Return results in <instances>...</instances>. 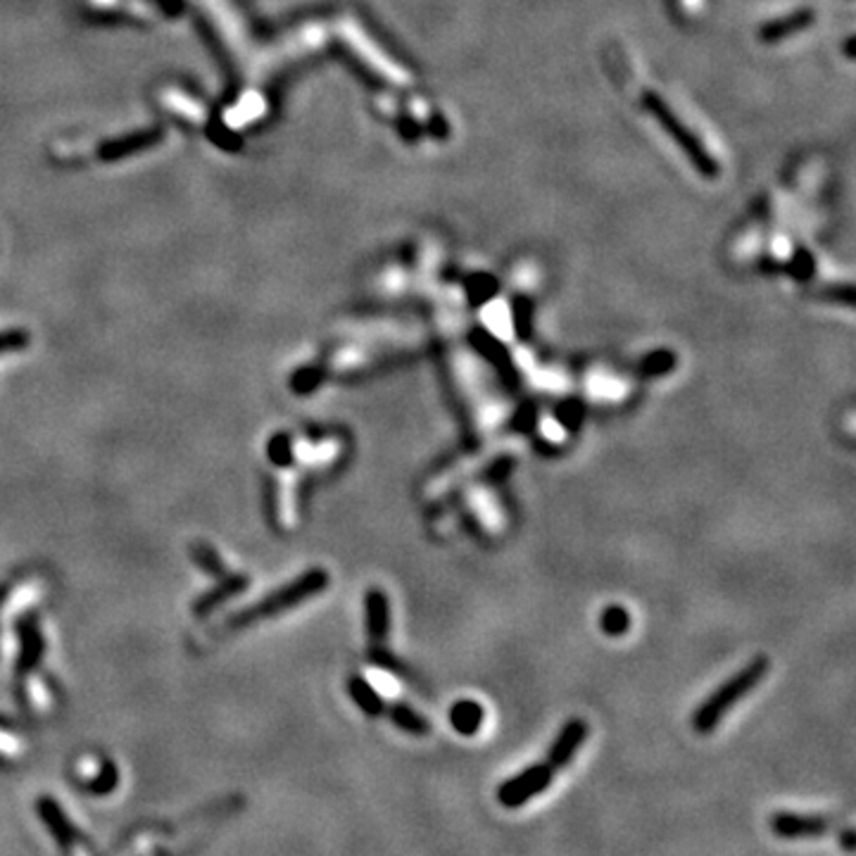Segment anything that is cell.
Here are the masks:
<instances>
[{"label": "cell", "instance_id": "cell-1", "mask_svg": "<svg viewBox=\"0 0 856 856\" xmlns=\"http://www.w3.org/2000/svg\"><path fill=\"white\" fill-rule=\"evenodd\" d=\"M769 673V659L766 657H757L752 659L750 664L743 666V669L737 671L735 676L728 678L718 690H714L709 698L704 699V704H699V709L695 711V716H692V728L699 735H709L714 730L718 728V724L724 721V716L728 714L733 707L743 698H747L759 683H761L763 678Z\"/></svg>", "mask_w": 856, "mask_h": 856}, {"label": "cell", "instance_id": "cell-2", "mask_svg": "<svg viewBox=\"0 0 856 856\" xmlns=\"http://www.w3.org/2000/svg\"><path fill=\"white\" fill-rule=\"evenodd\" d=\"M329 581H331V578H329V571L326 569L305 571L302 576L295 578V581L285 585V588L272 592L269 598L259 599L250 609L236 614V617L231 618V626L239 628V626L257 621V618L274 617V614H279V611H288L291 607H295V604L305 602V599L314 598V595H319L321 590H326V588H329Z\"/></svg>", "mask_w": 856, "mask_h": 856}, {"label": "cell", "instance_id": "cell-3", "mask_svg": "<svg viewBox=\"0 0 856 856\" xmlns=\"http://www.w3.org/2000/svg\"><path fill=\"white\" fill-rule=\"evenodd\" d=\"M552 778H554V770L545 761L528 766L517 776L507 778V780L500 783L498 802L505 809H518V806H524V804H528L538 795H543L552 785Z\"/></svg>", "mask_w": 856, "mask_h": 856}, {"label": "cell", "instance_id": "cell-4", "mask_svg": "<svg viewBox=\"0 0 856 856\" xmlns=\"http://www.w3.org/2000/svg\"><path fill=\"white\" fill-rule=\"evenodd\" d=\"M770 833L780 840H814L833 830V818L824 814H797V811H776L769 818Z\"/></svg>", "mask_w": 856, "mask_h": 856}, {"label": "cell", "instance_id": "cell-5", "mask_svg": "<svg viewBox=\"0 0 856 856\" xmlns=\"http://www.w3.org/2000/svg\"><path fill=\"white\" fill-rule=\"evenodd\" d=\"M585 737H588V724H585L583 718H569L557 733V737H554V743L550 744L545 763H547L554 773L566 769L578 754V750L583 747Z\"/></svg>", "mask_w": 856, "mask_h": 856}, {"label": "cell", "instance_id": "cell-6", "mask_svg": "<svg viewBox=\"0 0 856 856\" xmlns=\"http://www.w3.org/2000/svg\"><path fill=\"white\" fill-rule=\"evenodd\" d=\"M43 583L39 578H24L20 583L10 585L0 590V631H3V621L17 614H24L27 607H32L36 599L43 598Z\"/></svg>", "mask_w": 856, "mask_h": 856}, {"label": "cell", "instance_id": "cell-7", "mask_svg": "<svg viewBox=\"0 0 856 856\" xmlns=\"http://www.w3.org/2000/svg\"><path fill=\"white\" fill-rule=\"evenodd\" d=\"M366 633L376 647L385 643L388 631H391V602L381 588H372L366 592Z\"/></svg>", "mask_w": 856, "mask_h": 856}, {"label": "cell", "instance_id": "cell-8", "mask_svg": "<svg viewBox=\"0 0 856 856\" xmlns=\"http://www.w3.org/2000/svg\"><path fill=\"white\" fill-rule=\"evenodd\" d=\"M36 811H39L41 821L46 824V828L50 830V835L55 837V842L62 844V847H69V844L79 840V830L74 828V824L67 818L60 804H55L50 797H41L39 804H36Z\"/></svg>", "mask_w": 856, "mask_h": 856}, {"label": "cell", "instance_id": "cell-9", "mask_svg": "<svg viewBox=\"0 0 856 856\" xmlns=\"http://www.w3.org/2000/svg\"><path fill=\"white\" fill-rule=\"evenodd\" d=\"M483 716L485 711L483 707L473 699H459V702L452 704L450 709V724L452 728L457 730L459 735H476L481 725H483Z\"/></svg>", "mask_w": 856, "mask_h": 856}, {"label": "cell", "instance_id": "cell-10", "mask_svg": "<svg viewBox=\"0 0 856 856\" xmlns=\"http://www.w3.org/2000/svg\"><path fill=\"white\" fill-rule=\"evenodd\" d=\"M350 698L355 699V704L365 711L366 716H381L385 711V702L383 698H381V692L362 676L350 678Z\"/></svg>", "mask_w": 856, "mask_h": 856}, {"label": "cell", "instance_id": "cell-11", "mask_svg": "<svg viewBox=\"0 0 856 856\" xmlns=\"http://www.w3.org/2000/svg\"><path fill=\"white\" fill-rule=\"evenodd\" d=\"M391 721L400 730L410 733V735H428L431 733L428 718L424 714H419L417 709H412V707H407V704H392Z\"/></svg>", "mask_w": 856, "mask_h": 856}, {"label": "cell", "instance_id": "cell-12", "mask_svg": "<svg viewBox=\"0 0 856 856\" xmlns=\"http://www.w3.org/2000/svg\"><path fill=\"white\" fill-rule=\"evenodd\" d=\"M599 628H602L604 635L609 637H621L628 633L631 628V614L621 607V604H611L607 609L602 611V617H599Z\"/></svg>", "mask_w": 856, "mask_h": 856}, {"label": "cell", "instance_id": "cell-13", "mask_svg": "<svg viewBox=\"0 0 856 856\" xmlns=\"http://www.w3.org/2000/svg\"><path fill=\"white\" fill-rule=\"evenodd\" d=\"M673 366H676V357L666 350H657L643 359L640 369H643L644 376H664Z\"/></svg>", "mask_w": 856, "mask_h": 856}, {"label": "cell", "instance_id": "cell-14", "mask_svg": "<svg viewBox=\"0 0 856 856\" xmlns=\"http://www.w3.org/2000/svg\"><path fill=\"white\" fill-rule=\"evenodd\" d=\"M324 381V369L321 366H302L293 376V391L295 392H312L319 383Z\"/></svg>", "mask_w": 856, "mask_h": 856}, {"label": "cell", "instance_id": "cell-15", "mask_svg": "<svg viewBox=\"0 0 856 856\" xmlns=\"http://www.w3.org/2000/svg\"><path fill=\"white\" fill-rule=\"evenodd\" d=\"M117 778H120L117 766L103 763V770H100L98 776L94 778V783H91V792H95V795H110V792L117 788Z\"/></svg>", "mask_w": 856, "mask_h": 856}, {"label": "cell", "instance_id": "cell-16", "mask_svg": "<svg viewBox=\"0 0 856 856\" xmlns=\"http://www.w3.org/2000/svg\"><path fill=\"white\" fill-rule=\"evenodd\" d=\"M840 844H842V850L847 851V854H851V851L856 850V835H854V830H851V828H844V830H842V835H840Z\"/></svg>", "mask_w": 856, "mask_h": 856}]
</instances>
